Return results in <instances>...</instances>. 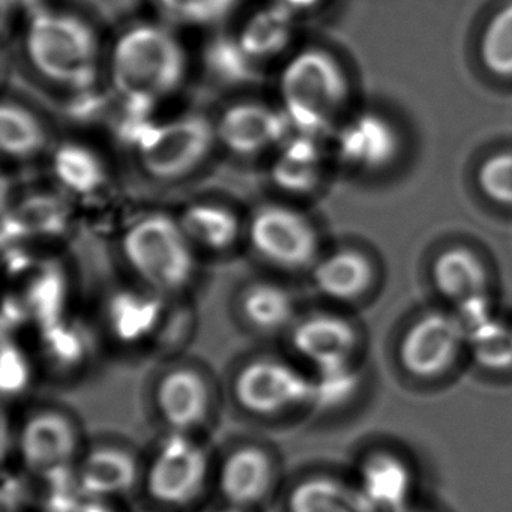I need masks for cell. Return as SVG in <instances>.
I'll use <instances>...</instances> for the list:
<instances>
[{"mask_svg": "<svg viewBox=\"0 0 512 512\" xmlns=\"http://www.w3.org/2000/svg\"><path fill=\"white\" fill-rule=\"evenodd\" d=\"M398 149L400 137L394 125L379 113H359L337 133L338 157L353 169H385L397 157Z\"/></svg>", "mask_w": 512, "mask_h": 512, "instance_id": "obj_15", "label": "cell"}, {"mask_svg": "<svg viewBox=\"0 0 512 512\" xmlns=\"http://www.w3.org/2000/svg\"><path fill=\"white\" fill-rule=\"evenodd\" d=\"M158 10L187 26H214L232 16L239 0H155Z\"/></svg>", "mask_w": 512, "mask_h": 512, "instance_id": "obj_34", "label": "cell"}, {"mask_svg": "<svg viewBox=\"0 0 512 512\" xmlns=\"http://www.w3.org/2000/svg\"><path fill=\"white\" fill-rule=\"evenodd\" d=\"M233 397L245 412L268 418L311 406L313 380L283 359H251L233 379Z\"/></svg>", "mask_w": 512, "mask_h": 512, "instance_id": "obj_6", "label": "cell"}, {"mask_svg": "<svg viewBox=\"0 0 512 512\" xmlns=\"http://www.w3.org/2000/svg\"><path fill=\"white\" fill-rule=\"evenodd\" d=\"M290 130L292 125L283 110L257 101L233 104L215 124L218 142L242 157L260 154L286 142Z\"/></svg>", "mask_w": 512, "mask_h": 512, "instance_id": "obj_12", "label": "cell"}, {"mask_svg": "<svg viewBox=\"0 0 512 512\" xmlns=\"http://www.w3.org/2000/svg\"><path fill=\"white\" fill-rule=\"evenodd\" d=\"M214 512H250L248 509L236 508V506L227 505L226 508L218 509Z\"/></svg>", "mask_w": 512, "mask_h": 512, "instance_id": "obj_43", "label": "cell"}, {"mask_svg": "<svg viewBox=\"0 0 512 512\" xmlns=\"http://www.w3.org/2000/svg\"><path fill=\"white\" fill-rule=\"evenodd\" d=\"M467 341L460 317L430 313L416 320L400 344V361L406 371L421 379L445 373Z\"/></svg>", "mask_w": 512, "mask_h": 512, "instance_id": "obj_9", "label": "cell"}, {"mask_svg": "<svg viewBox=\"0 0 512 512\" xmlns=\"http://www.w3.org/2000/svg\"><path fill=\"white\" fill-rule=\"evenodd\" d=\"M287 512H377L361 487L331 475H308L286 497Z\"/></svg>", "mask_w": 512, "mask_h": 512, "instance_id": "obj_18", "label": "cell"}, {"mask_svg": "<svg viewBox=\"0 0 512 512\" xmlns=\"http://www.w3.org/2000/svg\"><path fill=\"white\" fill-rule=\"evenodd\" d=\"M313 400L311 407L320 410L335 409L346 404L358 391L359 376L352 364L317 368L311 374Z\"/></svg>", "mask_w": 512, "mask_h": 512, "instance_id": "obj_33", "label": "cell"}, {"mask_svg": "<svg viewBox=\"0 0 512 512\" xmlns=\"http://www.w3.org/2000/svg\"><path fill=\"white\" fill-rule=\"evenodd\" d=\"M80 436L70 416L59 410L32 413L20 427L17 448L23 464L37 475L74 464Z\"/></svg>", "mask_w": 512, "mask_h": 512, "instance_id": "obj_10", "label": "cell"}, {"mask_svg": "<svg viewBox=\"0 0 512 512\" xmlns=\"http://www.w3.org/2000/svg\"><path fill=\"white\" fill-rule=\"evenodd\" d=\"M467 343L479 367L490 371L512 368V326L487 317L467 326Z\"/></svg>", "mask_w": 512, "mask_h": 512, "instance_id": "obj_27", "label": "cell"}, {"mask_svg": "<svg viewBox=\"0 0 512 512\" xmlns=\"http://www.w3.org/2000/svg\"><path fill=\"white\" fill-rule=\"evenodd\" d=\"M398 512H424V511H418V509L404 508V509H401V511H398Z\"/></svg>", "mask_w": 512, "mask_h": 512, "instance_id": "obj_44", "label": "cell"}, {"mask_svg": "<svg viewBox=\"0 0 512 512\" xmlns=\"http://www.w3.org/2000/svg\"><path fill=\"white\" fill-rule=\"evenodd\" d=\"M271 179L278 190L289 194L311 193L320 181V163L278 155L271 167Z\"/></svg>", "mask_w": 512, "mask_h": 512, "instance_id": "obj_35", "label": "cell"}, {"mask_svg": "<svg viewBox=\"0 0 512 512\" xmlns=\"http://www.w3.org/2000/svg\"><path fill=\"white\" fill-rule=\"evenodd\" d=\"M208 473L205 448L191 434L170 431L146 469V490L155 502L178 508L199 497Z\"/></svg>", "mask_w": 512, "mask_h": 512, "instance_id": "obj_7", "label": "cell"}, {"mask_svg": "<svg viewBox=\"0 0 512 512\" xmlns=\"http://www.w3.org/2000/svg\"><path fill=\"white\" fill-rule=\"evenodd\" d=\"M25 482L17 475H4L2 482V509L4 512H17L20 506L26 502Z\"/></svg>", "mask_w": 512, "mask_h": 512, "instance_id": "obj_39", "label": "cell"}, {"mask_svg": "<svg viewBox=\"0 0 512 512\" xmlns=\"http://www.w3.org/2000/svg\"><path fill=\"white\" fill-rule=\"evenodd\" d=\"M280 95L293 130L317 137L331 127L346 103L349 83L331 53L305 49L284 67Z\"/></svg>", "mask_w": 512, "mask_h": 512, "instance_id": "obj_3", "label": "cell"}, {"mask_svg": "<svg viewBox=\"0 0 512 512\" xmlns=\"http://www.w3.org/2000/svg\"><path fill=\"white\" fill-rule=\"evenodd\" d=\"M65 299L67 287L61 272L46 269L34 278L23 302L31 320L37 322L41 329L65 319Z\"/></svg>", "mask_w": 512, "mask_h": 512, "instance_id": "obj_31", "label": "cell"}, {"mask_svg": "<svg viewBox=\"0 0 512 512\" xmlns=\"http://www.w3.org/2000/svg\"><path fill=\"white\" fill-rule=\"evenodd\" d=\"M155 406L170 431L191 434L211 415V386L196 368H170L158 380Z\"/></svg>", "mask_w": 512, "mask_h": 512, "instance_id": "obj_13", "label": "cell"}, {"mask_svg": "<svg viewBox=\"0 0 512 512\" xmlns=\"http://www.w3.org/2000/svg\"><path fill=\"white\" fill-rule=\"evenodd\" d=\"M163 296L152 290L116 293L107 305L110 334L122 344H140L157 334L163 320Z\"/></svg>", "mask_w": 512, "mask_h": 512, "instance_id": "obj_19", "label": "cell"}, {"mask_svg": "<svg viewBox=\"0 0 512 512\" xmlns=\"http://www.w3.org/2000/svg\"><path fill=\"white\" fill-rule=\"evenodd\" d=\"M370 260L356 250H338L317 260L313 283L326 298L349 302L361 298L373 284Z\"/></svg>", "mask_w": 512, "mask_h": 512, "instance_id": "obj_20", "label": "cell"}, {"mask_svg": "<svg viewBox=\"0 0 512 512\" xmlns=\"http://www.w3.org/2000/svg\"><path fill=\"white\" fill-rule=\"evenodd\" d=\"M32 367L28 356L13 338L4 335L0 356V385L4 395L22 394L31 382Z\"/></svg>", "mask_w": 512, "mask_h": 512, "instance_id": "obj_37", "label": "cell"}, {"mask_svg": "<svg viewBox=\"0 0 512 512\" xmlns=\"http://www.w3.org/2000/svg\"><path fill=\"white\" fill-rule=\"evenodd\" d=\"M43 512H80L86 493L76 464L55 467L40 475Z\"/></svg>", "mask_w": 512, "mask_h": 512, "instance_id": "obj_32", "label": "cell"}, {"mask_svg": "<svg viewBox=\"0 0 512 512\" xmlns=\"http://www.w3.org/2000/svg\"><path fill=\"white\" fill-rule=\"evenodd\" d=\"M187 53L173 32L143 23L127 29L110 55V80L122 103L151 113L187 76Z\"/></svg>", "mask_w": 512, "mask_h": 512, "instance_id": "obj_1", "label": "cell"}, {"mask_svg": "<svg viewBox=\"0 0 512 512\" xmlns=\"http://www.w3.org/2000/svg\"><path fill=\"white\" fill-rule=\"evenodd\" d=\"M478 184L484 196L512 206V151L497 152L479 167Z\"/></svg>", "mask_w": 512, "mask_h": 512, "instance_id": "obj_36", "label": "cell"}, {"mask_svg": "<svg viewBox=\"0 0 512 512\" xmlns=\"http://www.w3.org/2000/svg\"><path fill=\"white\" fill-rule=\"evenodd\" d=\"M242 320L262 334L290 329L296 322V307L289 290L271 281H254L239 296Z\"/></svg>", "mask_w": 512, "mask_h": 512, "instance_id": "obj_22", "label": "cell"}, {"mask_svg": "<svg viewBox=\"0 0 512 512\" xmlns=\"http://www.w3.org/2000/svg\"><path fill=\"white\" fill-rule=\"evenodd\" d=\"M25 49L32 67L71 91H91L100 68V43L92 26L67 11L40 7L31 13Z\"/></svg>", "mask_w": 512, "mask_h": 512, "instance_id": "obj_2", "label": "cell"}, {"mask_svg": "<svg viewBox=\"0 0 512 512\" xmlns=\"http://www.w3.org/2000/svg\"><path fill=\"white\" fill-rule=\"evenodd\" d=\"M436 289L460 310V319L470 326L490 317L488 277L481 259L464 247H452L434 260Z\"/></svg>", "mask_w": 512, "mask_h": 512, "instance_id": "obj_11", "label": "cell"}, {"mask_svg": "<svg viewBox=\"0 0 512 512\" xmlns=\"http://www.w3.org/2000/svg\"><path fill=\"white\" fill-rule=\"evenodd\" d=\"M80 512H119L113 506L110 499H101V497H86Z\"/></svg>", "mask_w": 512, "mask_h": 512, "instance_id": "obj_40", "label": "cell"}, {"mask_svg": "<svg viewBox=\"0 0 512 512\" xmlns=\"http://www.w3.org/2000/svg\"><path fill=\"white\" fill-rule=\"evenodd\" d=\"M217 140L215 125L202 115H185L149 128L136 146L140 164L157 181H178L205 163Z\"/></svg>", "mask_w": 512, "mask_h": 512, "instance_id": "obj_5", "label": "cell"}, {"mask_svg": "<svg viewBox=\"0 0 512 512\" xmlns=\"http://www.w3.org/2000/svg\"><path fill=\"white\" fill-rule=\"evenodd\" d=\"M179 224L191 244L211 251L232 248L241 233L238 215L218 203H194L185 209Z\"/></svg>", "mask_w": 512, "mask_h": 512, "instance_id": "obj_24", "label": "cell"}, {"mask_svg": "<svg viewBox=\"0 0 512 512\" xmlns=\"http://www.w3.org/2000/svg\"><path fill=\"white\" fill-rule=\"evenodd\" d=\"M47 134L40 119L17 103L2 104L0 109V146L8 157L26 160L46 146Z\"/></svg>", "mask_w": 512, "mask_h": 512, "instance_id": "obj_26", "label": "cell"}, {"mask_svg": "<svg viewBox=\"0 0 512 512\" xmlns=\"http://www.w3.org/2000/svg\"><path fill=\"white\" fill-rule=\"evenodd\" d=\"M40 2L41 0H2V7L4 10H31L34 13L41 7Z\"/></svg>", "mask_w": 512, "mask_h": 512, "instance_id": "obj_42", "label": "cell"}, {"mask_svg": "<svg viewBox=\"0 0 512 512\" xmlns=\"http://www.w3.org/2000/svg\"><path fill=\"white\" fill-rule=\"evenodd\" d=\"M205 67L221 85H245L257 79V62L245 53L236 37H217L206 47Z\"/></svg>", "mask_w": 512, "mask_h": 512, "instance_id": "obj_28", "label": "cell"}, {"mask_svg": "<svg viewBox=\"0 0 512 512\" xmlns=\"http://www.w3.org/2000/svg\"><path fill=\"white\" fill-rule=\"evenodd\" d=\"M484 67L496 77H512V0L500 5L485 25L481 37Z\"/></svg>", "mask_w": 512, "mask_h": 512, "instance_id": "obj_30", "label": "cell"}, {"mask_svg": "<svg viewBox=\"0 0 512 512\" xmlns=\"http://www.w3.org/2000/svg\"><path fill=\"white\" fill-rule=\"evenodd\" d=\"M16 215L22 221L28 235L34 232L49 235L64 229L65 211L61 203L52 197H32L23 203Z\"/></svg>", "mask_w": 512, "mask_h": 512, "instance_id": "obj_38", "label": "cell"}, {"mask_svg": "<svg viewBox=\"0 0 512 512\" xmlns=\"http://www.w3.org/2000/svg\"><path fill=\"white\" fill-rule=\"evenodd\" d=\"M40 349L53 367L73 370L88 356V335L76 323L62 319L40 329Z\"/></svg>", "mask_w": 512, "mask_h": 512, "instance_id": "obj_29", "label": "cell"}, {"mask_svg": "<svg viewBox=\"0 0 512 512\" xmlns=\"http://www.w3.org/2000/svg\"><path fill=\"white\" fill-rule=\"evenodd\" d=\"M284 7L289 8L293 13H302V11H310L313 8L319 7L323 0H277Z\"/></svg>", "mask_w": 512, "mask_h": 512, "instance_id": "obj_41", "label": "cell"}, {"mask_svg": "<svg viewBox=\"0 0 512 512\" xmlns=\"http://www.w3.org/2000/svg\"><path fill=\"white\" fill-rule=\"evenodd\" d=\"M274 478L271 454L262 446L241 445L221 461L218 490L227 505L250 511L268 496Z\"/></svg>", "mask_w": 512, "mask_h": 512, "instance_id": "obj_16", "label": "cell"}, {"mask_svg": "<svg viewBox=\"0 0 512 512\" xmlns=\"http://www.w3.org/2000/svg\"><path fill=\"white\" fill-rule=\"evenodd\" d=\"M86 496L110 499L133 490L139 479L137 458L128 449L115 445L97 446L77 464Z\"/></svg>", "mask_w": 512, "mask_h": 512, "instance_id": "obj_17", "label": "cell"}, {"mask_svg": "<svg viewBox=\"0 0 512 512\" xmlns=\"http://www.w3.org/2000/svg\"><path fill=\"white\" fill-rule=\"evenodd\" d=\"M295 16L289 8L275 2L248 17L236 38L245 53L257 64L277 58L292 41Z\"/></svg>", "mask_w": 512, "mask_h": 512, "instance_id": "obj_23", "label": "cell"}, {"mask_svg": "<svg viewBox=\"0 0 512 512\" xmlns=\"http://www.w3.org/2000/svg\"><path fill=\"white\" fill-rule=\"evenodd\" d=\"M52 169L59 184L79 196H91L106 184L103 160L82 143L59 146L53 154Z\"/></svg>", "mask_w": 512, "mask_h": 512, "instance_id": "obj_25", "label": "cell"}, {"mask_svg": "<svg viewBox=\"0 0 512 512\" xmlns=\"http://www.w3.org/2000/svg\"><path fill=\"white\" fill-rule=\"evenodd\" d=\"M290 344L313 370L349 364L358 334L352 323L331 313H313L296 320L290 328Z\"/></svg>", "mask_w": 512, "mask_h": 512, "instance_id": "obj_14", "label": "cell"}, {"mask_svg": "<svg viewBox=\"0 0 512 512\" xmlns=\"http://www.w3.org/2000/svg\"><path fill=\"white\" fill-rule=\"evenodd\" d=\"M359 487L377 509L398 512L407 508L406 502L412 490V473L397 455L374 452L362 463Z\"/></svg>", "mask_w": 512, "mask_h": 512, "instance_id": "obj_21", "label": "cell"}, {"mask_svg": "<svg viewBox=\"0 0 512 512\" xmlns=\"http://www.w3.org/2000/svg\"><path fill=\"white\" fill-rule=\"evenodd\" d=\"M253 250L265 262L286 271L313 268L319 253V238L311 221L284 205L257 209L248 226Z\"/></svg>", "mask_w": 512, "mask_h": 512, "instance_id": "obj_8", "label": "cell"}, {"mask_svg": "<svg viewBox=\"0 0 512 512\" xmlns=\"http://www.w3.org/2000/svg\"><path fill=\"white\" fill-rule=\"evenodd\" d=\"M122 251L134 274L158 295L181 292L193 278V244L169 215L149 214L131 224Z\"/></svg>", "mask_w": 512, "mask_h": 512, "instance_id": "obj_4", "label": "cell"}]
</instances>
